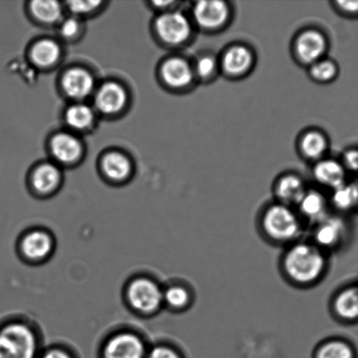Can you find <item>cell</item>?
Masks as SVG:
<instances>
[{"mask_svg":"<svg viewBox=\"0 0 358 358\" xmlns=\"http://www.w3.org/2000/svg\"><path fill=\"white\" fill-rule=\"evenodd\" d=\"M189 16L196 31L209 35L219 34L233 24L235 8L230 1L202 0L192 3Z\"/></svg>","mask_w":358,"mask_h":358,"instance_id":"277c9868","label":"cell"},{"mask_svg":"<svg viewBox=\"0 0 358 358\" xmlns=\"http://www.w3.org/2000/svg\"><path fill=\"white\" fill-rule=\"evenodd\" d=\"M100 5V2L98 1H76L69 2V8L72 13L78 14H85L92 12L93 10L96 9L98 6Z\"/></svg>","mask_w":358,"mask_h":358,"instance_id":"836d02e7","label":"cell"},{"mask_svg":"<svg viewBox=\"0 0 358 358\" xmlns=\"http://www.w3.org/2000/svg\"><path fill=\"white\" fill-rule=\"evenodd\" d=\"M313 358H357L352 343L342 338H329L319 343Z\"/></svg>","mask_w":358,"mask_h":358,"instance_id":"cb8c5ba5","label":"cell"},{"mask_svg":"<svg viewBox=\"0 0 358 358\" xmlns=\"http://www.w3.org/2000/svg\"><path fill=\"white\" fill-rule=\"evenodd\" d=\"M41 352L40 338L27 322L0 324V358H39Z\"/></svg>","mask_w":358,"mask_h":358,"instance_id":"3957f363","label":"cell"},{"mask_svg":"<svg viewBox=\"0 0 358 358\" xmlns=\"http://www.w3.org/2000/svg\"><path fill=\"white\" fill-rule=\"evenodd\" d=\"M312 227L311 241L328 254L341 247L349 233L348 224L338 214L329 213Z\"/></svg>","mask_w":358,"mask_h":358,"instance_id":"8fae6325","label":"cell"},{"mask_svg":"<svg viewBox=\"0 0 358 358\" xmlns=\"http://www.w3.org/2000/svg\"><path fill=\"white\" fill-rule=\"evenodd\" d=\"M329 254L311 241H298L287 245L280 259L284 277L294 286L310 287L324 278L329 269Z\"/></svg>","mask_w":358,"mask_h":358,"instance_id":"6da1fadb","label":"cell"},{"mask_svg":"<svg viewBox=\"0 0 358 358\" xmlns=\"http://www.w3.org/2000/svg\"><path fill=\"white\" fill-rule=\"evenodd\" d=\"M93 87V77L86 70L70 69L63 76L62 87L64 92L75 99H83L89 96Z\"/></svg>","mask_w":358,"mask_h":358,"instance_id":"d6986e66","label":"cell"},{"mask_svg":"<svg viewBox=\"0 0 358 358\" xmlns=\"http://www.w3.org/2000/svg\"><path fill=\"white\" fill-rule=\"evenodd\" d=\"M146 358H185L182 353L175 347L160 343L149 350Z\"/></svg>","mask_w":358,"mask_h":358,"instance_id":"4dcf8cb0","label":"cell"},{"mask_svg":"<svg viewBox=\"0 0 358 358\" xmlns=\"http://www.w3.org/2000/svg\"></svg>","mask_w":358,"mask_h":358,"instance_id":"74e56055","label":"cell"},{"mask_svg":"<svg viewBox=\"0 0 358 358\" xmlns=\"http://www.w3.org/2000/svg\"><path fill=\"white\" fill-rule=\"evenodd\" d=\"M125 297L128 306L139 315H153L164 307L163 287L147 276H137L130 280Z\"/></svg>","mask_w":358,"mask_h":358,"instance_id":"52a82bcc","label":"cell"},{"mask_svg":"<svg viewBox=\"0 0 358 358\" xmlns=\"http://www.w3.org/2000/svg\"><path fill=\"white\" fill-rule=\"evenodd\" d=\"M307 71L312 82L319 85H329L338 78L340 68L335 59L327 56L308 66Z\"/></svg>","mask_w":358,"mask_h":358,"instance_id":"d4e9b609","label":"cell"},{"mask_svg":"<svg viewBox=\"0 0 358 358\" xmlns=\"http://www.w3.org/2000/svg\"><path fill=\"white\" fill-rule=\"evenodd\" d=\"M198 84L208 85L221 76L219 55L212 51L199 52L191 59Z\"/></svg>","mask_w":358,"mask_h":358,"instance_id":"ac0fdd59","label":"cell"},{"mask_svg":"<svg viewBox=\"0 0 358 358\" xmlns=\"http://www.w3.org/2000/svg\"><path fill=\"white\" fill-rule=\"evenodd\" d=\"M329 148L331 140L327 133L320 128H307L300 133L296 140L298 154L311 164L328 157Z\"/></svg>","mask_w":358,"mask_h":358,"instance_id":"7c38bea8","label":"cell"},{"mask_svg":"<svg viewBox=\"0 0 358 358\" xmlns=\"http://www.w3.org/2000/svg\"><path fill=\"white\" fill-rule=\"evenodd\" d=\"M329 48L331 41L328 34L317 27L301 28L291 41V55L294 62L305 69L327 57Z\"/></svg>","mask_w":358,"mask_h":358,"instance_id":"5b68a950","label":"cell"},{"mask_svg":"<svg viewBox=\"0 0 358 358\" xmlns=\"http://www.w3.org/2000/svg\"><path fill=\"white\" fill-rule=\"evenodd\" d=\"M60 182V173L53 164H45L34 171L33 185L38 192L42 194L55 191Z\"/></svg>","mask_w":358,"mask_h":358,"instance_id":"484cf974","label":"cell"},{"mask_svg":"<svg viewBox=\"0 0 358 358\" xmlns=\"http://www.w3.org/2000/svg\"><path fill=\"white\" fill-rule=\"evenodd\" d=\"M294 208L303 222L310 224L312 227L331 213L328 196L317 188H308Z\"/></svg>","mask_w":358,"mask_h":358,"instance_id":"2e32d148","label":"cell"},{"mask_svg":"<svg viewBox=\"0 0 358 358\" xmlns=\"http://www.w3.org/2000/svg\"><path fill=\"white\" fill-rule=\"evenodd\" d=\"M103 167L105 174L113 181L124 180L131 171L129 160L121 153H110L104 157Z\"/></svg>","mask_w":358,"mask_h":358,"instance_id":"4316f807","label":"cell"},{"mask_svg":"<svg viewBox=\"0 0 358 358\" xmlns=\"http://www.w3.org/2000/svg\"><path fill=\"white\" fill-rule=\"evenodd\" d=\"M94 113L90 107L84 104H76L66 111L65 120L69 127L83 131L92 124Z\"/></svg>","mask_w":358,"mask_h":358,"instance_id":"f1b7e54d","label":"cell"},{"mask_svg":"<svg viewBox=\"0 0 358 358\" xmlns=\"http://www.w3.org/2000/svg\"><path fill=\"white\" fill-rule=\"evenodd\" d=\"M60 48L55 41L44 40L39 41L32 50V58L38 66H48L57 61Z\"/></svg>","mask_w":358,"mask_h":358,"instance_id":"83f0119b","label":"cell"},{"mask_svg":"<svg viewBox=\"0 0 358 358\" xmlns=\"http://www.w3.org/2000/svg\"><path fill=\"white\" fill-rule=\"evenodd\" d=\"M194 296L191 289L182 283H173L163 287V305L174 312H182L191 307Z\"/></svg>","mask_w":358,"mask_h":358,"instance_id":"7402d4cb","label":"cell"},{"mask_svg":"<svg viewBox=\"0 0 358 358\" xmlns=\"http://www.w3.org/2000/svg\"><path fill=\"white\" fill-rule=\"evenodd\" d=\"M308 188L306 180L301 174L296 171H287L273 182L275 201L296 207Z\"/></svg>","mask_w":358,"mask_h":358,"instance_id":"5bb4252c","label":"cell"},{"mask_svg":"<svg viewBox=\"0 0 358 358\" xmlns=\"http://www.w3.org/2000/svg\"><path fill=\"white\" fill-rule=\"evenodd\" d=\"M51 152L56 159L62 163H71L78 159L82 152L79 140L67 133L56 135L51 141Z\"/></svg>","mask_w":358,"mask_h":358,"instance_id":"44dd1931","label":"cell"},{"mask_svg":"<svg viewBox=\"0 0 358 358\" xmlns=\"http://www.w3.org/2000/svg\"><path fill=\"white\" fill-rule=\"evenodd\" d=\"M341 162L347 171L358 173V149L350 148L346 150L343 155Z\"/></svg>","mask_w":358,"mask_h":358,"instance_id":"d6a6232c","label":"cell"},{"mask_svg":"<svg viewBox=\"0 0 358 358\" xmlns=\"http://www.w3.org/2000/svg\"><path fill=\"white\" fill-rule=\"evenodd\" d=\"M312 177L318 185L332 192L347 182V170L341 160L326 157L312 164Z\"/></svg>","mask_w":358,"mask_h":358,"instance_id":"9a60e30c","label":"cell"},{"mask_svg":"<svg viewBox=\"0 0 358 358\" xmlns=\"http://www.w3.org/2000/svg\"><path fill=\"white\" fill-rule=\"evenodd\" d=\"M356 185H357V189H358V180L356 182Z\"/></svg>","mask_w":358,"mask_h":358,"instance_id":"8d00e7d4","label":"cell"},{"mask_svg":"<svg viewBox=\"0 0 358 358\" xmlns=\"http://www.w3.org/2000/svg\"><path fill=\"white\" fill-rule=\"evenodd\" d=\"M79 31V23L76 19L74 17H69V19H67L61 24L60 27V33L62 37L64 38H71L75 36V35L78 33Z\"/></svg>","mask_w":358,"mask_h":358,"instance_id":"d590c367","label":"cell"},{"mask_svg":"<svg viewBox=\"0 0 358 358\" xmlns=\"http://www.w3.org/2000/svg\"><path fill=\"white\" fill-rule=\"evenodd\" d=\"M54 249V238L43 229L27 231L19 242V251L22 258L33 263L46 261L50 257Z\"/></svg>","mask_w":358,"mask_h":358,"instance_id":"4fadbf2b","label":"cell"},{"mask_svg":"<svg viewBox=\"0 0 358 358\" xmlns=\"http://www.w3.org/2000/svg\"><path fill=\"white\" fill-rule=\"evenodd\" d=\"M125 91L115 83H108L101 86L95 97V103L101 112L106 114L116 113L125 106Z\"/></svg>","mask_w":358,"mask_h":358,"instance_id":"ffe728a7","label":"cell"},{"mask_svg":"<svg viewBox=\"0 0 358 358\" xmlns=\"http://www.w3.org/2000/svg\"><path fill=\"white\" fill-rule=\"evenodd\" d=\"M259 226L269 242L287 247L301 240L305 223L294 207L273 201L261 210Z\"/></svg>","mask_w":358,"mask_h":358,"instance_id":"7a4b0ae2","label":"cell"},{"mask_svg":"<svg viewBox=\"0 0 358 358\" xmlns=\"http://www.w3.org/2000/svg\"><path fill=\"white\" fill-rule=\"evenodd\" d=\"M160 76L163 83L177 92H189L198 86L192 61L184 56L175 55L167 59L161 65Z\"/></svg>","mask_w":358,"mask_h":358,"instance_id":"9c48e42d","label":"cell"},{"mask_svg":"<svg viewBox=\"0 0 358 358\" xmlns=\"http://www.w3.org/2000/svg\"><path fill=\"white\" fill-rule=\"evenodd\" d=\"M39 358H76V357L70 352L69 350L55 346L47 350H42Z\"/></svg>","mask_w":358,"mask_h":358,"instance_id":"e575fe53","label":"cell"},{"mask_svg":"<svg viewBox=\"0 0 358 358\" xmlns=\"http://www.w3.org/2000/svg\"><path fill=\"white\" fill-rule=\"evenodd\" d=\"M221 76L237 82L250 76L258 62L257 52L250 44L234 41L219 54Z\"/></svg>","mask_w":358,"mask_h":358,"instance_id":"8992f818","label":"cell"},{"mask_svg":"<svg viewBox=\"0 0 358 358\" xmlns=\"http://www.w3.org/2000/svg\"><path fill=\"white\" fill-rule=\"evenodd\" d=\"M156 29L165 44L174 48L191 43L198 31L189 14L178 9L161 13L156 21Z\"/></svg>","mask_w":358,"mask_h":358,"instance_id":"ba28073f","label":"cell"},{"mask_svg":"<svg viewBox=\"0 0 358 358\" xmlns=\"http://www.w3.org/2000/svg\"><path fill=\"white\" fill-rule=\"evenodd\" d=\"M32 13L36 19L45 23H54L61 19L62 6L50 0H37L31 3Z\"/></svg>","mask_w":358,"mask_h":358,"instance_id":"f546056e","label":"cell"},{"mask_svg":"<svg viewBox=\"0 0 358 358\" xmlns=\"http://www.w3.org/2000/svg\"><path fill=\"white\" fill-rule=\"evenodd\" d=\"M331 208L338 213H348L358 208V189L356 182H345L331 192L329 196Z\"/></svg>","mask_w":358,"mask_h":358,"instance_id":"603a6c76","label":"cell"},{"mask_svg":"<svg viewBox=\"0 0 358 358\" xmlns=\"http://www.w3.org/2000/svg\"><path fill=\"white\" fill-rule=\"evenodd\" d=\"M331 310L338 320L353 322L358 320V287L349 286L340 289L333 297Z\"/></svg>","mask_w":358,"mask_h":358,"instance_id":"e0dca14e","label":"cell"},{"mask_svg":"<svg viewBox=\"0 0 358 358\" xmlns=\"http://www.w3.org/2000/svg\"><path fill=\"white\" fill-rule=\"evenodd\" d=\"M149 350L140 336L121 331L109 336L102 346L99 358H146Z\"/></svg>","mask_w":358,"mask_h":358,"instance_id":"30bf717a","label":"cell"},{"mask_svg":"<svg viewBox=\"0 0 358 358\" xmlns=\"http://www.w3.org/2000/svg\"><path fill=\"white\" fill-rule=\"evenodd\" d=\"M332 8L339 15L350 19L358 17V1H346V0H335L331 1Z\"/></svg>","mask_w":358,"mask_h":358,"instance_id":"1f68e13d","label":"cell"}]
</instances>
